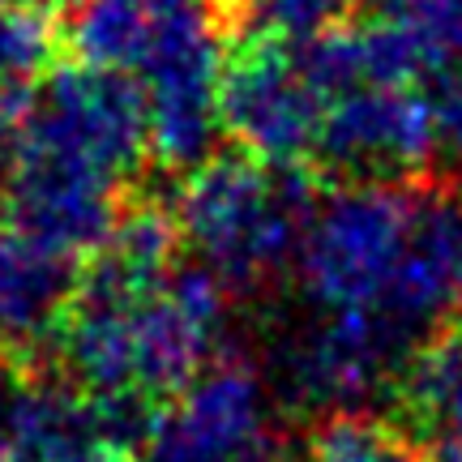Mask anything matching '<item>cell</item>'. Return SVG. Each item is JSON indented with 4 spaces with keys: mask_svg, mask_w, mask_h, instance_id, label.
<instances>
[{
    "mask_svg": "<svg viewBox=\"0 0 462 462\" xmlns=\"http://www.w3.org/2000/svg\"><path fill=\"white\" fill-rule=\"evenodd\" d=\"M231 291L206 265H176L137 300L73 296L51 360L86 394H142L154 402L184 390L218 351Z\"/></svg>",
    "mask_w": 462,
    "mask_h": 462,
    "instance_id": "6da1fadb",
    "label": "cell"
},
{
    "mask_svg": "<svg viewBox=\"0 0 462 462\" xmlns=\"http://www.w3.org/2000/svg\"><path fill=\"white\" fill-rule=\"evenodd\" d=\"M330 184L313 163H265L248 150H210L184 171L180 245L231 296H253L296 262L304 227Z\"/></svg>",
    "mask_w": 462,
    "mask_h": 462,
    "instance_id": "7a4b0ae2",
    "label": "cell"
},
{
    "mask_svg": "<svg viewBox=\"0 0 462 462\" xmlns=\"http://www.w3.org/2000/svg\"><path fill=\"white\" fill-rule=\"evenodd\" d=\"M0 146H26L78 163L129 193L150 159V116L142 82L120 69L56 65L43 73L26 116Z\"/></svg>",
    "mask_w": 462,
    "mask_h": 462,
    "instance_id": "3957f363",
    "label": "cell"
},
{
    "mask_svg": "<svg viewBox=\"0 0 462 462\" xmlns=\"http://www.w3.org/2000/svg\"><path fill=\"white\" fill-rule=\"evenodd\" d=\"M411 223V184L351 180L326 189L304 227L296 265L317 309H377Z\"/></svg>",
    "mask_w": 462,
    "mask_h": 462,
    "instance_id": "277c9868",
    "label": "cell"
},
{
    "mask_svg": "<svg viewBox=\"0 0 462 462\" xmlns=\"http://www.w3.org/2000/svg\"><path fill=\"white\" fill-rule=\"evenodd\" d=\"M304 330L287 334L274 351V373L287 402L304 411H351L385 394L398 364L420 338L381 309H317Z\"/></svg>",
    "mask_w": 462,
    "mask_h": 462,
    "instance_id": "5b68a950",
    "label": "cell"
},
{
    "mask_svg": "<svg viewBox=\"0 0 462 462\" xmlns=\"http://www.w3.org/2000/svg\"><path fill=\"white\" fill-rule=\"evenodd\" d=\"M137 462H279L262 377L245 360H210L159 402Z\"/></svg>",
    "mask_w": 462,
    "mask_h": 462,
    "instance_id": "8992f818",
    "label": "cell"
},
{
    "mask_svg": "<svg viewBox=\"0 0 462 462\" xmlns=\"http://www.w3.org/2000/svg\"><path fill=\"white\" fill-rule=\"evenodd\" d=\"M326 116L300 56L282 39L223 43L218 69V125L231 142L265 163H309Z\"/></svg>",
    "mask_w": 462,
    "mask_h": 462,
    "instance_id": "52a82bcc",
    "label": "cell"
},
{
    "mask_svg": "<svg viewBox=\"0 0 462 462\" xmlns=\"http://www.w3.org/2000/svg\"><path fill=\"white\" fill-rule=\"evenodd\" d=\"M437 154L429 99L411 86H360L326 103L309 163L330 180L411 184Z\"/></svg>",
    "mask_w": 462,
    "mask_h": 462,
    "instance_id": "ba28073f",
    "label": "cell"
},
{
    "mask_svg": "<svg viewBox=\"0 0 462 462\" xmlns=\"http://www.w3.org/2000/svg\"><path fill=\"white\" fill-rule=\"evenodd\" d=\"M407 334L441 330L462 313V176L411 180V223L377 304Z\"/></svg>",
    "mask_w": 462,
    "mask_h": 462,
    "instance_id": "9c48e42d",
    "label": "cell"
},
{
    "mask_svg": "<svg viewBox=\"0 0 462 462\" xmlns=\"http://www.w3.org/2000/svg\"><path fill=\"white\" fill-rule=\"evenodd\" d=\"M78 257L34 240L0 215V360L39 368L78 287Z\"/></svg>",
    "mask_w": 462,
    "mask_h": 462,
    "instance_id": "30bf717a",
    "label": "cell"
},
{
    "mask_svg": "<svg viewBox=\"0 0 462 462\" xmlns=\"http://www.w3.org/2000/svg\"><path fill=\"white\" fill-rule=\"evenodd\" d=\"M385 420L429 458L462 454V326L449 321L407 351L390 381Z\"/></svg>",
    "mask_w": 462,
    "mask_h": 462,
    "instance_id": "8fae6325",
    "label": "cell"
},
{
    "mask_svg": "<svg viewBox=\"0 0 462 462\" xmlns=\"http://www.w3.org/2000/svg\"><path fill=\"white\" fill-rule=\"evenodd\" d=\"M201 14L206 0H73L60 26L82 65L137 73L167 34Z\"/></svg>",
    "mask_w": 462,
    "mask_h": 462,
    "instance_id": "7c38bea8",
    "label": "cell"
},
{
    "mask_svg": "<svg viewBox=\"0 0 462 462\" xmlns=\"http://www.w3.org/2000/svg\"><path fill=\"white\" fill-rule=\"evenodd\" d=\"M223 43L236 39H282L309 43L321 31L338 26L356 0H206Z\"/></svg>",
    "mask_w": 462,
    "mask_h": 462,
    "instance_id": "4fadbf2b",
    "label": "cell"
},
{
    "mask_svg": "<svg viewBox=\"0 0 462 462\" xmlns=\"http://www.w3.org/2000/svg\"><path fill=\"white\" fill-rule=\"evenodd\" d=\"M65 39L51 0H0V90L39 86Z\"/></svg>",
    "mask_w": 462,
    "mask_h": 462,
    "instance_id": "5bb4252c",
    "label": "cell"
},
{
    "mask_svg": "<svg viewBox=\"0 0 462 462\" xmlns=\"http://www.w3.org/2000/svg\"><path fill=\"white\" fill-rule=\"evenodd\" d=\"M309 462H432L390 420L360 411H334L317 424Z\"/></svg>",
    "mask_w": 462,
    "mask_h": 462,
    "instance_id": "9a60e30c",
    "label": "cell"
},
{
    "mask_svg": "<svg viewBox=\"0 0 462 462\" xmlns=\"http://www.w3.org/2000/svg\"><path fill=\"white\" fill-rule=\"evenodd\" d=\"M424 99L432 107L437 150L454 163V176H462V56L424 73Z\"/></svg>",
    "mask_w": 462,
    "mask_h": 462,
    "instance_id": "2e32d148",
    "label": "cell"
},
{
    "mask_svg": "<svg viewBox=\"0 0 462 462\" xmlns=\"http://www.w3.org/2000/svg\"><path fill=\"white\" fill-rule=\"evenodd\" d=\"M0 462H17V458H14V454H9L5 446H0Z\"/></svg>",
    "mask_w": 462,
    "mask_h": 462,
    "instance_id": "e0dca14e",
    "label": "cell"
},
{
    "mask_svg": "<svg viewBox=\"0 0 462 462\" xmlns=\"http://www.w3.org/2000/svg\"><path fill=\"white\" fill-rule=\"evenodd\" d=\"M437 462H462V454H449V458H437Z\"/></svg>",
    "mask_w": 462,
    "mask_h": 462,
    "instance_id": "ac0fdd59",
    "label": "cell"
}]
</instances>
